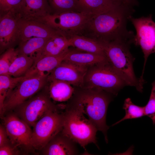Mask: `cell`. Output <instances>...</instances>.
<instances>
[{"instance_id":"cell-1","label":"cell","mask_w":155,"mask_h":155,"mask_svg":"<svg viewBox=\"0 0 155 155\" xmlns=\"http://www.w3.org/2000/svg\"><path fill=\"white\" fill-rule=\"evenodd\" d=\"M133 11L132 7L123 6L94 15L80 35L101 42L118 40L133 42L135 35L128 30L127 25Z\"/></svg>"},{"instance_id":"cell-2","label":"cell","mask_w":155,"mask_h":155,"mask_svg":"<svg viewBox=\"0 0 155 155\" xmlns=\"http://www.w3.org/2000/svg\"><path fill=\"white\" fill-rule=\"evenodd\" d=\"M73 97L79 108L86 114L98 130L103 134L108 142L106 118L108 105L112 100V94L94 88L74 87Z\"/></svg>"},{"instance_id":"cell-3","label":"cell","mask_w":155,"mask_h":155,"mask_svg":"<svg viewBox=\"0 0 155 155\" xmlns=\"http://www.w3.org/2000/svg\"><path fill=\"white\" fill-rule=\"evenodd\" d=\"M65 108L62 133L84 148L91 143L98 147L96 137L97 129L84 117L72 97L68 100Z\"/></svg>"},{"instance_id":"cell-4","label":"cell","mask_w":155,"mask_h":155,"mask_svg":"<svg viewBox=\"0 0 155 155\" xmlns=\"http://www.w3.org/2000/svg\"><path fill=\"white\" fill-rule=\"evenodd\" d=\"M108 62L118 73L126 86H133L140 92L143 86L136 76L133 68L134 58L129 49L131 42L118 40L101 42Z\"/></svg>"},{"instance_id":"cell-5","label":"cell","mask_w":155,"mask_h":155,"mask_svg":"<svg viewBox=\"0 0 155 155\" xmlns=\"http://www.w3.org/2000/svg\"><path fill=\"white\" fill-rule=\"evenodd\" d=\"M125 86L123 80L107 60L88 67L82 87L96 88L117 96Z\"/></svg>"},{"instance_id":"cell-6","label":"cell","mask_w":155,"mask_h":155,"mask_svg":"<svg viewBox=\"0 0 155 155\" xmlns=\"http://www.w3.org/2000/svg\"><path fill=\"white\" fill-rule=\"evenodd\" d=\"M48 84L41 90L13 110L15 113L30 126L33 127L43 116L53 111H59L63 106L53 102Z\"/></svg>"},{"instance_id":"cell-7","label":"cell","mask_w":155,"mask_h":155,"mask_svg":"<svg viewBox=\"0 0 155 155\" xmlns=\"http://www.w3.org/2000/svg\"><path fill=\"white\" fill-rule=\"evenodd\" d=\"M49 73H42L25 78L9 93L4 103L3 115L13 110L37 93L48 83Z\"/></svg>"},{"instance_id":"cell-8","label":"cell","mask_w":155,"mask_h":155,"mask_svg":"<svg viewBox=\"0 0 155 155\" xmlns=\"http://www.w3.org/2000/svg\"><path fill=\"white\" fill-rule=\"evenodd\" d=\"M63 113L50 111L34 125L31 140L33 149L41 151L50 141L62 129Z\"/></svg>"},{"instance_id":"cell-9","label":"cell","mask_w":155,"mask_h":155,"mask_svg":"<svg viewBox=\"0 0 155 155\" xmlns=\"http://www.w3.org/2000/svg\"><path fill=\"white\" fill-rule=\"evenodd\" d=\"M84 12H65L49 14L40 22L64 34L67 37L80 34L94 16Z\"/></svg>"},{"instance_id":"cell-10","label":"cell","mask_w":155,"mask_h":155,"mask_svg":"<svg viewBox=\"0 0 155 155\" xmlns=\"http://www.w3.org/2000/svg\"><path fill=\"white\" fill-rule=\"evenodd\" d=\"M129 20L136 31L133 42L141 47L144 54V65L140 78L143 80L148 58L150 55L155 53V22L153 20L152 14L138 18H134L131 16Z\"/></svg>"},{"instance_id":"cell-11","label":"cell","mask_w":155,"mask_h":155,"mask_svg":"<svg viewBox=\"0 0 155 155\" xmlns=\"http://www.w3.org/2000/svg\"><path fill=\"white\" fill-rule=\"evenodd\" d=\"M4 125L11 142L26 150L33 149L31 144L32 133L30 126L15 113L3 117Z\"/></svg>"},{"instance_id":"cell-12","label":"cell","mask_w":155,"mask_h":155,"mask_svg":"<svg viewBox=\"0 0 155 155\" xmlns=\"http://www.w3.org/2000/svg\"><path fill=\"white\" fill-rule=\"evenodd\" d=\"M88 67L63 61L48 77V82L59 80L66 82L74 87H82Z\"/></svg>"},{"instance_id":"cell-13","label":"cell","mask_w":155,"mask_h":155,"mask_svg":"<svg viewBox=\"0 0 155 155\" xmlns=\"http://www.w3.org/2000/svg\"><path fill=\"white\" fill-rule=\"evenodd\" d=\"M20 18L15 9L9 11L0 18V45L1 50L13 47L18 41V33Z\"/></svg>"},{"instance_id":"cell-14","label":"cell","mask_w":155,"mask_h":155,"mask_svg":"<svg viewBox=\"0 0 155 155\" xmlns=\"http://www.w3.org/2000/svg\"><path fill=\"white\" fill-rule=\"evenodd\" d=\"M59 32L43 22L20 19L18 23V40L20 43L34 37L49 38Z\"/></svg>"},{"instance_id":"cell-15","label":"cell","mask_w":155,"mask_h":155,"mask_svg":"<svg viewBox=\"0 0 155 155\" xmlns=\"http://www.w3.org/2000/svg\"><path fill=\"white\" fill-rule=\"evenodd\" d=\"M21 19L40 22L51 13L46 0H22L15 9Z\"/></svg>"},{"instance_id":"cell-16","label":"cell","mask_w":155,"mask_h":155,"mask_svg":"<svg viewBox=\"0 0 155 155\" xmlns=\"http://www.w3.org/2000/svg\"><path fill=\"white\" fill-rule=\"evenodd\" d=\"M61 131L40 151L45 155H75L79 154L76 143Z\"/></svg>"},{"instance_id":"cell-17","label":"cell","mask_w":155,"mask_h":155,"mask_svg":"<svg viewBox=\"0 0 155 155\" xmlns=\"http://www.w3.org/2000/svg\"><path fill=\"white\" fill-rule=\"evenodd\" d=\"M69 48L63 53L58 55L43 56L35 61L24 76L28 78L42 73H50L64 60Z\"/></svg>"},{"instance_id":"cell-18","label":"cell","mask_w":155,"mask_h":155,"mask_svg":"<svg viewBox=\"0 0 155 155\" xmlns=\"http://www.w3.org/2000/svg\"><path fill=\"white\" fill-rule=\"evenodd\" d=\"M107 60L105 55L84 52L73 47L69 48L64 61L88 67Z\"/></svg>"},{"instance_id":"cell-19","label":"cell","mask_w":155,"mask_h":155,"mask_svg":"<svg viewBox=\"0 0 155 155\" xmlns=\"http://www.w3.org/2000/svg\"><path fill=\"white\" fill-rule=\"evenodd\" d=\"M68 38L70 47L84 52L105 55L103 45L98 41L78 34L71 35Z\"/></svg>"},{"instance_id":"cell-20","label":"cell","mask_w":155,"mask_h":155,"mask_svg":"<svg viewBox=\"0 0 155 155\" xmlns=\"http://www.w3.org/2000/svg\"><path fill=\"white\" fill-rule=\"evenodd\" d=\"M49 38L32 37L25 41L20 42L16 49L18 54L31 57L35 62L41 57L43 49Z\"/></svg>"},{"instance_id":"cell-21","label":"cell","mask_w":155,"mask_h":155,"mask_svg":"<svg viewBox=\"0 0 155 155\" xmlns=\"http://www.w3.org/2000/svg\"><path fill=\"white\" fill-rule=\"evenodd\" d=\"M48 87L51 98L59 102L68 101L72 96L74 90V87L70 84L59 80L48 82Z\"/></svg>"},{"instance_id":"cell-22","label":"cell","mask_w":155,"mask_h":155,"mask_svg":"<svg viewBox=\"0 0 155 155\" xmlns=\"http://www.w3.org/2000/svg\"><path fill=\"white\" fill-rule=\"evenodd\" d=\"M70 47L68 37L61 32H59L48 39L41 57L47 55H60L67 51Z\"/></svg>"},{"instance_id":"cell-23","label":"cell","mask_w":155,"mask_h":155,"mask_svg":"<svg viewBox=\"0 0 155 155\" xmlns=\"http://www.w3.org/2000/svg\"><path fill=\"white\" fill-rule=\"evenodd\" d=\"M34 62V60L31 57L18 54L10 67L9 75L14 77L24 76Z\"/></svg>"},{"instance_id":"cell-24","label":"cell","mask_w":155,"mask_h":155,"mask_svg":"<svg viewBox=\"0 0 155 155\" xmlns=\"http://www.w3.org/2000/svg\"><path fill=\"white\" fill-rule=\"evenodd\" d=\"M24 78V76L14 77L9 75H0V112L3 114L4 103L9 93Z\"/></svg>"},{"instance_id":"cell-25","label":"cell","mask_w":155,"mask_h":155,"mask_svg":"<svg viewBox=\"0 0 155 155\" xmlns=\"http://www.w3.org/2000/svg\"><path fill=\"white\" fill-rule=\"evenodd\" d=\"M123 6L115 5L107 0H83L85 11L94 15L104 13Z\"/></svg>"},{"instance_id":"cell-26","label":"cell","mask_w":155,"mask_h":155,"mask_svg":"<svg viewBox=\"0 0 155 155\" xmlns=\"http://www.w3.org/2000/svg\"><path fill=\"white\" fill-rule=\"evenodd\" d=\"M123 108L125 112V116L121 119L114 124L113 126L117 124L126 120L138 118L145 115V107L135 104L129 98H127L125 100Z\"/></svg>"},{"instance_id":"cell-27","label":"cell","mask_w":155,"mask_h":155,"mask_svg":"<svg viewBox=\"0 0 155 155\" xmlns=\"http://www.w3.org/2000/svg\"><path fill=\"white\" fill-rule=\"evenodd\" d=\"M54 13L65 12H83L76 0H49Z\"/></svg>"},{"instance_id":"cell-28","label":"cell","mask_w":155,"mask_h":155,"mask_svg":"<svg viewBox=\"0 0 155 155\" xmlns=\"http://www.w3.org/2000/svg\"><path fill=\"white\" fill-rule=\"evenodd\" d=\"M18 55V53L16 49L12 47L7 49L1 56L0 75H9V70L10 67Z\"/></svg>"},{"instance_id":"cell-29","label":"cell","mask_w":155,"mask_h":155,"mask_svg":"<svg viewBox=\"0 0 155 155\" xmlns=\"http://www.w3.org/2000/svg\"><path fill=\"white\" fill-rule=\"evenodd\" d=\"M144 107L145 115L150 118L153 124L155 125V98L152 92H151L148 102Z\"/></svg>"},{"instance_id":"cell-30","label":"cell","mask_w":155,"mask_h":155,"mask_svg":"<svg viewBox=\"0 0 155 155\" xmlns=\"http://www.w3.org/2000/svg\"><path fill=\"white\" fill-rule=\"evenodd\" d=\"M22 0H0V9L3 11L7 12L16 9L19 6Z\"/></svg>"},{"instance_id":"cell-31","label":"cell","mask_w":155,"mask_h":155,"mask_svg":"<svg viewBox=\"0 0 155 155\" xmlns=\"http://www.w3.org/2000/svg\"><path fill=\"white\" fill-rule=\"evenodd\" d=\"M18 147L11 142L0 147V155H18L20 154Z\"/></svg>"},{"instance_id":"cell-32","label":"cell","mask_w":155,"mask_h":155,"mask_svg":"<svg viewBox=\"0 0 155 155\" xmlns=\"http://www.w3.org/2000/svg\"><path fill=\"white\" fill-rule=\"evenodd\" d=\"M11 143L6 129L4 125H0V147Z\"/></svg>"},{"instance_id":"cell-33","label":"cell","mask_w":155,"mask_h":155,"mask_svg":"<svg viewBox=\"0 0 155 155\" xmlns=\"http://www.w3.org/2000/svg\"><path fill=\"white\" fill-rule=\"evenodd\" d=\"M111 3L117 6L128 5L125 0H107Z\"/></svg>"},{"instance_id":"cell-34","label":"cell","mask_w":155,"mask_h":155,"mask_svg":"<svg viewBox=\"0 0 155 155\" xmlns=\"http://www.w3.org/2000/svg\"><path fill=\"white\" fill-rule=\"evenodd\" d=\"M127 3L129 5L133 7V5H137V0H125Z\"/></svg>"},{"instance_id":"cell-35","label":"cell","mask_w":155,"mask_h":155,"mask_svg":"<svg viewBox=\"0 0 155 155\" xmlns=\"http://www.w3.org/2000/svg\"><path fill=\"white\" fill-rule=\"evenodd\" d=\"M152 88L151 90V92L153 93L155 98V81L152 83Z\"/></svg>"}]
</instances>
